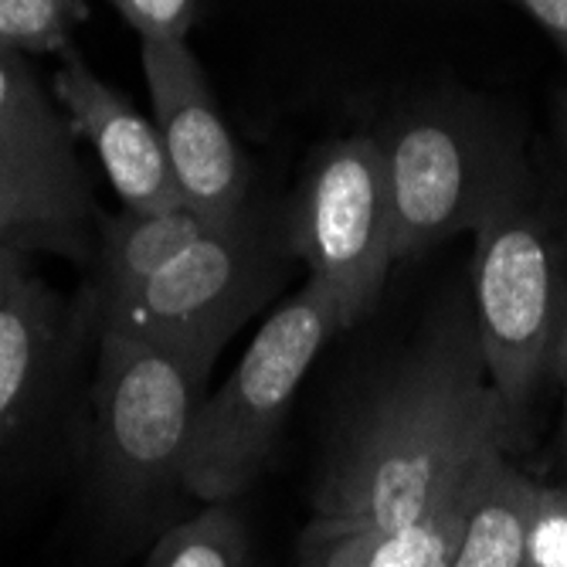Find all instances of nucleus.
Wrapping results in <instances>:
<instances>
[{
	"instance_id": "f257e3e1",
	"label": "nucleus",
	"mask_w": 567,
	"mask_h": 567,
	"mask_svg": "<svg viewBox=\"0 0 567 567\" xmlns=\"http://www.w3.org/2000/svg\"><path fill=\"white\" fill-rule=\"evenodd\" d=\"M520 432L496 394L473 313H449L343 425L302 537H398L449 506Z\"/></svg>"
},
{
	"instance_id": "f03ea898",
	"label": "nucleus",
	"mask_w": 567,
	"mask_h": 567,
	"mask_svg": "<svg viewBox=\"0 0 567 567\" xmlns=\"http://www.w3.org/2000/svg\"><path fill=\"white\" fill-rule=\"evenodd\" d=\"M391 194L394 262L480 231L537 194L524 143L506 120L470 99H435L381 140Z\"/></svg>"
},
{
	"instance_id": "7ed1b4c3",
	"label": "nucleus",
	"mask_w": 567,
	"mask_h": 567,
	"mask_svg": "<svg viewBox=\"0 0 567 567\" xmlns=\"http://www.w3.org/2000/svg\"><path fill=\"white\" fill-rule=\"evenodd\" d=\"M473 320L517 432L567 368V204L537 194L476 231Z\"/></svg>"
},
{
	"instance_id": "20e7f679",
	"label": "nucleus",
	"mask_w": 567,
	"mask_h": 567,
	"mask_svg": "<svg viewBox=\"0 0 567 567\" xmlns=\"http://www.w3.org/2000/svg\"><path fill=\"white\" fill-rule=\"evenodd\" d=\"M340 330L333 296L313 279L262 323L228 381L197 408L184 466L187 496L231 503L259 480L296 391Z\"/></svg>"
},
{
	"instance_id": "39448f33",
	"label": "nucleus",
	"mask_w": 567,
	"mask_h": 567,
	"mask_svg": "<svg viewBox=\"0 0 567 567\" xmlns=\"http://www.w3.org/2000/svg\"><path fill=\"white\" fill-rule=\"evenodd\" d=\"M208 374L184 357L116 330H102L95 364V466L106 496L153 509L184 489L187 449Z\"/></svg>"
},
{
	"instance_id": "423d86ee",
	"label": "nucleus",
	"mask_w": 567,
	"mask_h": 567,
	"mask_svg": "<svg viewBox=\"0 0 567 567\" xmlns=\"http://www.w3.org/2000/svg\"><path fill=\"white\" fill-rule=\"evenodd\" d=\"M272 292V255L248 221L215 225L143 286L102 299V330L171 350L212 374L225 343Z\"/></svg>"
},
{
	"instance_id": "0eeeda50",
	"label": "nucleus",
	"mask_w": 567,
	"mask_h": 567,
	"mask_svg": "<svg viewBox=\"0 0 567 567\" xmlns=\"http://www.w3.org/2000/svg\"><path fill=\"white\" fill-rule=\"evenodd\" d=\"M289 241L309 279L333 296L343 330L371 313L394 266L388 164L378 136H343L317 153L296 197Z\"/></svg>"
},
{
	"instance_id": "6e6552de",
	"label": "nucleus",
	"mask_w": 567,
	"mask_h": 567,
	"mask_svg": "<svg viewBox=\"0 0 567 567\" xmlns=\"http://www.w3.org/2000/svg\"><path fill=\"white\" fill-rule=\"evenodd\" d=\"M143 75L184 208L208 225L245 218V167L187 41H143Z\"/></svg>"
},
{
	"instance_id": "1a4fd4ad",
	"label": "nucleus",
	"mask_w": 567,
	"mask_h": 567,
	"mask_svg": "<svg viewBox=\"0 0 567 567\" xmlns=\"http://www.w3.org/2000/svg\"><path fill=\"white\" fill-rule=\"evenodd\" d=\"M92 190L69 133L0 136V245L21 255L89 251Z\"/></svg>"
},
{
	"instance_id": "9d476101",
	"label": "nucleus",
	"mask_w": 567,
	"mask_h": 567,
	"mask_svg": "<svg viewBox=\"0 0 567 567\" xmlns=\"http://www.w3.org/2000/svg\"><path fill=\"white\" fill-rule=\"evenodd\" d=\"M55 72V99L75 136H85L106 171L126 212H174L184 208L171 174V161L157 123L140 116L123 92L102 82L72 44L62 51Z\"/></svg>"
},
{
	"instance_id": "9b49d317",
	"label": "nucleus",
	"mask_w": 567,
	"mask_h": 567,
	"mask_svg": "<svg viewBox=\"0 0 567 567\" xmlns=\"http://www.w3.org/2000/svg\"><path fill=\"white\" fill-rule=\"evenodd\" d=\"M59 350V299L34 276L0 296V452L34 408Z\"/></svg>"
},
{
	"instance_id": "f8f14e48",
	"label": "nucleus",
	"mask_w": 567,
	"mask_h": 567,
	"mask_svg": "<svg viewBox=\"0 0 567 567\" xmlns=\"http://www.w3.org/2000/svg\"><path fill=\"white\" fill-rule=\"evenodd\" d=\"M534 493L537 480L527 476L509 452L493 455L473 480L445 567H524Z\"/></svg>"
},
{
	"instance_id": "ddd939ff",
	"label": "nucleus",
	"mask_w": 567,
	"mask_h": 567,
	"mask_svg": "<svg viewBox=\"0 0 567 567\" xmlns=\"http://www.w3.org/2000/svg\"><path fill=\"white\" fill-rule=\"evenodd\" d=\"M215 228L190 208L174 212H120L102 231V299L123 296L157 276L167 262Z\"/></svg>"
},
{
	"instance_id": "4468645a",
	"label": "nucleus",
	"mask_w": 567,
	"mask_h": 567,
	"mask_svg": "<svg viewBox=\"0 0 567 567\" xmlns=\"http://www.w3.org/2000/svg\"><path fill=\"white\" fill-rule=\"evenodd\" d=\"M476 480V476H473ZM470 486L462 489L449 506H442L435 517H429L425 524L411 527L398 537H340V540H317L327 554V567H445L462 527V513H466V499H470Z\"/></svg>"
},
{
	"instance_id": "2eb2a0df",
	"label": "nucleus",
	"mask_w": 567,
	"mask_h": 567,
	"mask_svg": "<svg viewBox=\"0 0 567 567\" xmlns=\"http://www.w3.org/2000/svg\"><path fill=\"white\" fill-rule=\"evenodd\" d=\"M248 530L231 503H204L190 520L167 530L143 567H248Z\"/></svg>"
},
{
	"instance_id": "dca6fc26",
	"label": "nucleus",
	"mask_w": 567,
	"mask_h": 567,
	"mask_svg": "<svg viewBox=\"0 0 567 567\" xmlns=\"http://www.w3.org/2000/svg\"><path fill=\"white\" fill-rule=\"evenodd\" d=\"M69 116L59 113L21 51L0 48V136L11 133H69Z\"/></svg>"
},
{
	"instance_id": "f3484780",
	"label": "nucleus",
	"mask_w": 567,
	"mask_h": 567,
	"mask_svg": "<svg viewBox=\"0 0 567 567\" xmlns=\"http://www.w3.org/2000/svg\"><path fill=\"white\" fill-rule=\"evenodd\" d=\"M82 18V0H0V48L21 55L62 51L72 24Z\"/></svg>"
},
{
	"instance_id": "a211bd4d",
	"label": "nucleus",
	"mask_w": 567,
	"mask_h": 567,
	"mask_svg": "<svg viewBox=\"0 0 567 567\" xmlns=\"http://www.w3.org/2000/svg\"><path fill=\"white\" fill-rule=\"evenodd\" d=\"M524 567H567V483H537L527 517Z\"/></svg>"
},
{
	"instance_id": "6ab92c4d",
	"label": "nucleus",
	"mask_w": 567,
	"mask_h": 567,
	"mask_svg": "<svg viewBox=\"0 0 567 567\" xmlns=\"http://www.w3.org/2000/svg\"><path fill=\"white\" fill-rule=\"evenodd\" d=\"M113 4L143 41H184L194 18V0H113Z\"/></svg>"
},
{
	"instance_id": "aec40b11",
	"label": "nucleus",
	"mask_w": 567,
	"mask_h": 567,
	"mask_svg": "<svg viewBox=\"0 0 567 567\" xmlns=\"http://www.w3.org/2000/svg\"><path fill=\"white\" fill-rule=\"evenodd\" d=\"M513 4L530 14V21H537L567 55V0H513Z\"/></svg>"
},
{
	"instance_id": "412c9836",
	"label": "nucleus",
	"mask_w": 567,
	"mask_h": 567,
	"mask_svg": "<svg viewBox=\"0 0 567 567\" xmlns=\"http://www.w3.org/2000/svg\"><path fill=\"white\" fill-rule=\"evenodd\" d=\"M28 276V255L0 245V296H8Z\"/></svg>"
},
{
	"instance_id": "4be33fe9",
	"label": "nucleus",
	"mask_w": 567,
	"mask_h": 567,
	"mask_svg": "<svg viewBox=\"0 0 567 567\" xmlns=\"http://www.w3.org/2000/svg\"><path fill=\"white\" fill-rule=\"evenodd\" d=\"M296 567H327V554L317 540H306L302 537V547H299V564Z\"/></svg>"
},
{
	"instance_id": "5701e85b",
	"label": "nucleus",
	"mask_w": 567,
	"mask_h": 567,
	"mask_svg": "<svg viewBox=\"0 0 567 567\" xmlns=\"http://www.w3.org/2000/svg\"><path fill=\"white\" fill-rule=\"evenodd\" d=\"M560 455H564V473H567V368L560 374Z\"/></svg>"
},
{
	"instance_id": "b1692460",
	"label": "nucleus",
	"mask_w": 567,
	"mask_h": 567,
	"mask_svg": "<svg viewBox=\"0 0 567 567\" xmlns=\"http://www.w3.org/2000/svg\"><path fill=\"white\" fill-rule=\"evenodd\" d=\"M557 143H560V153L567 161V95L560 99V106H557Z\"/></svg>"
}]
</instances>
